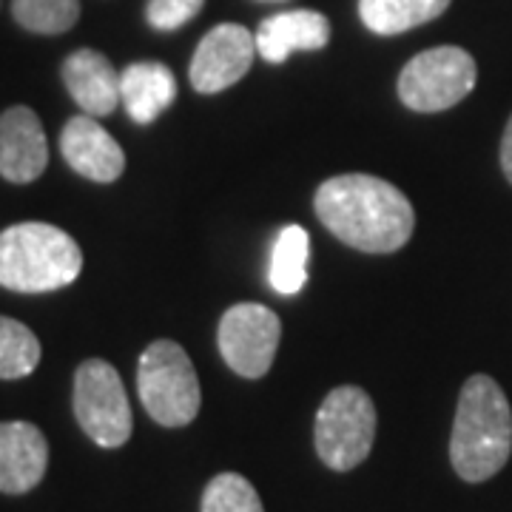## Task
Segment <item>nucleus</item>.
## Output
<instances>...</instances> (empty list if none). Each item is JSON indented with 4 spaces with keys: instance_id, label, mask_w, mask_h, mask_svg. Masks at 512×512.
Instances as JSON below:
<instances>
[{
    "instance_id": "7",
    "label": "nucleus",
    "mask_w": 512,
    "mask_h": 512,
    "mask_svg": "<svg viewBox=\"0 0 512 512\" xmlns=\"http://www.w3.org/2000/svg\"><path fill=\"white\" fill-rule=\"evenodd\" d=\"M478 66L470 52L458 46H436L416 55L399 74V97L407 109L444 111L458 106L476 89Z\"/></svg>"
},
{
    "instance_id": "8",
    "label": "nucleus",
    "mask_w": 512,
    "mask_h": 512,
    "mask_svg": "<svg viewBox=\"0 0 512 512\" xmlns=\"http://www.w3.org/2000/svg\"><path fill=\"white\" fill-rule=\"evenodd\" d=\"M282 322L259 302H242L222 313L217 345L225 365L242 379H262L276 359Z\"/></svg>"
},
{
    "instance_id": "22",
    "label": "nucleus",
    "mask_w": 512,
    "mask_h": 512,
    "mask_svg": "<svg viewBox=\"0 0 512 512\" xmlns=\"http://www.w3.org/2000/svg\"><path fill=\"white\" fill-rule=\"evenodd\" d=\"M501 168H504V177L512 183V117L501 137Z\"/></svg>"
},
{
    "instance_id": "18",
    "label": "nucleus",
    "mask_w": 512,
    "mask_h": 512,
    "mask_svg": "<svg viewBox=\"0 0 512 512\" xmlns=\"http://www.w3.org/2000/svg\"><path fill=\"white\" fill-rule=\"evenodd\" d=\"M40 365V342L18 319L0 316V379H23Z\"/></svg>"
},
{
    "instance_id": "13",
    "label": "nucleus",
    "mask_w": 512,
    "mask_h": 512,
    "mask_svg": "<svg viewBox=\"0 0 512 512\" xmlns=\"http://www.w3.org/2000/svg\"><path fill=\"white\" fill-rule=\"evenodd\" d=\"M330 40V20L313 9L282 12L256 29V52L268 63H285L293 52H316Z\"/></svg>"
},
{
    "instance_id": "11",
    "label": "nucleus",
    "mask_w": 512,
    "mask_h": 512,
    "mask_svg": "<svg viewBox=\"0 0 512 512\" xmlns=\"http://www.w3.org/2000/svg\"><path fill=\"white\" fill-rule=\"evenodd\" d=\"M63 160L92 183H117L126 171V154L120 143L92 114H77L60 131Z\"/></svg>"
},
{
    "instance_id": "2",
    "label": "nucleus",
    "mask_w": 512,
    "mask_h": 512,
    "mask_svg": "<svg viewBox=\"0 0 512 512\" xmlns=\"http://www.w3.org/2000/svg\"><path fill=\"white\" fill-rule=\"evenodd\" d=\"M512 456V407L487 373L470 376L458 396L453 436H450V461L453 470L470 484H481Z\"/></svg>"
},
{
    "instance_id": "9",
    "label": "nucleus",
    "mask_w": 512,
    "mask_h": 512,
    "mask_svg": "<svg viewBox=\"0 0 512 512\" xmlns=\"http://www.w3.org/2000/svg\"><path fill=\"white\" fill-rule=\"evenodd\" d=\"M256 35L239 23H220L202 37L191 60V86L200 94H217L239 83L254 66Z\"/></svg>"
},
{
    "instance_id": "3",
    "label": "nucleus",
    "mask_w": 512,
    "mask_h": 512,
    "mask_svg": "<svg viewBox=\"0 0 512 512\" xmlns=\"http://www.w3.org/2000/svg\"><path fill=\"white\" fill-rule=\"evenodd\" d=\"M83 251L66 231L46 222H18L0 231V285L15 293H49L72 285Z\"/></svg>"
},
{
    "instance_id": "5",
    "label": "nucleus",
    "mask_w": 512,
    "mask_h": 512,
    "mask_svg": "<svg viewBox=\"0 0 512 512\" xmlns=\"http://www.w3.org/2000/svg\"><path fill=\"white\" fill-rule=\"evenodd\" d=\"M376 439V407L362 387H336L316 413V453L336 473L359 467Z\"/></svg>"
},
{
    "instance_id": "19",
    "label": "nucleus",
    "mask_w": 512,
    "mask_h": 512,
    "mask_svg": "<svg viewBox=\"0 0 512 512\" xmlns=\"http://www.w3.org/2000/svg\"><path fill=\"white\" fill-rule=\"evenodd\" d=\"M12 18L35 35H63L80 20V0H12Z\"/></svg>"
},
{
    "instance_id": "15",
    "label": "nucleus",
    "mask_w": 512,
    "mask_h": 512,
    "mask_svg": "<svg viewBox=\"0 0 512 512\" xmlns=\"http://www.w3.org/2000/svg\"><path fill=\"white\" fill-rule=\"evenodd\" d=\"M174 97H177V77L165 63L143 60V63H131L120 72V100L134 123L143 126L154 123L174 103Z\"/></svg>"
},
{
    "instance_id": "10",
    "label": "nucleus",
    "mask_w": 512,
    "mask_h": 512,
    "mask_svg": "<svg viewBox=\"0 0 512 512\" xmlns=\"http://www.w3.org/2000/svg\"><path fill=\"white\" fill-rule=\"evenodd\" d=\"M49 165L46 131L29 106L0 114V177L15 185L35 183Z\"/></svg>"
},
{
    "instance_id": "16",
    "label": "nucleus",
    "mask_w": 512,
    "mask_h": 512,
    "mask_svg": "<svg viewBox=\"0 0 512 512\" xmlns=\"http://www.w3.org/2000/svg\"><path fill=\"white\" fill-rule=\"evenodd\" d=\"M450 0H359V15L376 35H402L447 12Z\"/></svg>"
},
{
    "instance_id": "4",
    "label": "nucleus",
    "mask_w": 512,
    "mask_h": 512,
    "mask_svg": "<svg viewBox=\"0 0 512 512\" xmlns=\"http://www.w3.org/2000/svg\"><path fill=\"white\" fill-rule=\"evenodd\" d=\"M137 390L148 416L163 427H185L200 413V376L185 348L171 339H157L143 350Z\"/></svg>"
},
{
    "instance_id": "20",
    "label": "nucleus",
    "mask_w": 512,
    "mask_h": 512,
    "mask_svg": "<svg viewBox=\"0 0 512 512\" xmlns=\"http://www.w3.org/2000/svg\"><path fill=\"white\" fill-rule=\"evenodd\" d=\"M202 512H265L254 484L239 473H220L202 493Z\"/></svg>"
},
{
    "instance_id": "12",
    "label": "nucleus",
    "mask_w": 512,
    "mask_h": 512,
    "mask_svg": "<svg viewBox=\"0 0 512 512\" xmlns=\"http://www.w3.org/2000/svg\"><path fill=\"white\" fill-rule=\"evenodd\" d=\"M49 467V441L32 421H0V493L35 490Z\"/></svg>"
},
{
    "instance_id": "6",
    "label": "nucleus",
    "mask_w": 512,
    "mask_h": 512,
    "mask_svg": "<svg viewBox=\"0 0 512 512\" xmlns=\"http://www.w3.org/2000/svg\"><path fill=\"white\" fill-rule=\"evenodd\" d=\"M74 419L80 430L106 450L131 439L134 419L120 373L103 359H86L74 373Z\"/></svg>"
},
{
    "instance_id": "1",
    "label": "nucleus",
    "mask_w": 512,
    "mask_h": 512,
    "mask_svg": "<svg viewBox=\"0 0 512 512\" xmlns=\"http://www.w3.org/2000/svg\"><path fill=\"white\" fill-rule=\"evenodd\" d=\"M316 217L336 239L365 254H393L416 228V211L402 191L370 174H342L316 191Z\"/></svg>"
},
{
    "instance_id": "21",
    "label": "nucleus",
    "mask_w": 512,
    "mask_h": 512,
    "mask_svg": "<svg viewBox=\"0 0 512 512\" xmlns=\"http://www.w3.org/2000/svg\"><path fill=\"white\" fill-rule=\"evenodd\" d=\"M205 0H148L146 20L160 32H174L200 15Z\"/></svg>"
},
{
    "instance_id": "14",
    "label": "nucleus",
    "mask_w": 512,
    "mask_h": 512,
    "mask_svg": "<svg viewBox=\"0 0 512 512\" xmlns=\"http://www.w3.org/2000/svg\"><path fill=\"white\" fill-rule=\"evenodd\" d=\"M63 83L74 103L92 117H106L120 100V74L97 49H77L63 60Z\"/></svg>"
},
{
    "instance_id": "17",
    "label": "nucleus",
    "mask_w": 512,
    "mask_h": 512,
    "mask_svg": "<svg viewBox=\"0 0 512 512\" xmlns=\"http://www.w3.org/2000/svg\"><path fill=\"white\" fill-rule=\"evenodd\" d=\"M311 237L302 225H285L274 242L271 254V288L282 296H296L308 282Z\"/></svg>"
}]
</instances>
